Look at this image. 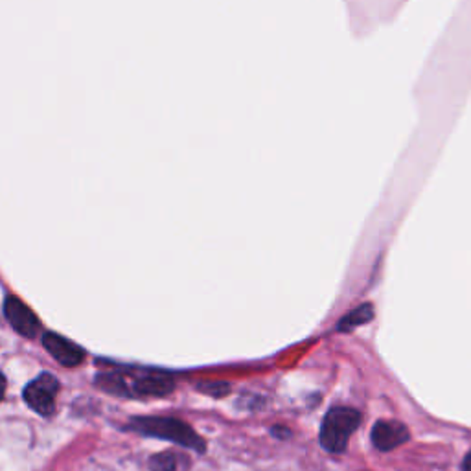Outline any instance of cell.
Listing matches in <instances>:
<instances>
[{
  "mask_svg": "<svg viewBox=\"0 0 471 471\" xmlns=\"http://www.w3.org/2000/svg\"><path fill=\"white\" fill-rule=\"evenodd\" d=\"M98 385L107 392L129 398L166 396L173 389V379L168 374L144 370V368H120L98 376Z\"/></svg>",
  "mask_w": 471,
  "mask_h": 471,
  "instance_id": "1",
  "label": "cell"
},
{
  "mask_svg": "<svg viewBox=\"0 0 471 471\" xmlns=\"http://www.w3.org/2000/svg\"><path fill=\"white\" fill-rule=\"evenodd\" d=\"M361 415L348 407H335L328 410L320 427V444L330 453H343L348 448L350 436L358 429Z\"/></svg>",
  "mask_w": 471,
  "mask_h": 471,
  "instance_id": "2",
  "label": "cell"
},
{
  "mask_svg": "<svg viewBox=\"0 0 471 471\" xmlns=\"http://www.w3.org/2000/svg\"><path fill=\"white\" fill-rule=\"evenodd\" d=\"M131 429H135L140 434L145 436H155L162 440L175 442V444L204 451V442L199 438V434L185 422L175 420V418H135L131 422Z\"/></svg>",
  "mask_w": 471,
  "mask_h": 471,
  "instance_id": "3",
  "label": "cell"
},
{
  "mask_svg": "<svg viewBox=\"0 0 471 471\" xmlns=\"http://www.w3.org/2000/svg\"><path fill=\"white\" fill-rule=\"evenodd\" d=\"M59 381L52 374H41L24 389V401L43 417L54 415Z\"/></svg>",
  "mask_w": 471,
  "mask_h": 471,
  "instance_id": "4",
  "label": "cell"
},
{
  "mask_svg": "<svg viewBox=\"0 0 471 471\" xmlns=\"http://www.w3.org/2000/svg\"><path fill=\"white\" fill-rule=\"evenodd\" d=\"M4 313L12 326L24 337H36L37 332L41 330V322L37 315L17 297L6 299Z\"/></svg>",
  "mask_w": 471,
  "mask_h": 471,
  "instance_id": "5",
  "label": "cell"
},
{
  "mask_svg": "<svg viewBox=\"0 0 471 471\" xmlns=\"http://www.w3.org/2000/svg\"><path fill=\"white\" fill-rule=\"evenodd\" d=\"M43 344H45V348H46V351L50 353V356L57 363H62L63 367H76L85 358V351L78 344L70 343L69 339H65L62 335L52 334V332L45 334Z\"/></svg>",
  "mask_w": 471,
  "mask_h": 471,
  "instance_id": "6",
  "label": "cell"
},
{
  "mask_svg": "<svg viewBox=\"0 0 471 471\" xmlns=\"http://www.w3.org/2000/svg\"><path fill=\"white\" fill-rule=\"evenodd\" d=\"M409 431L403 424L394 420H381L372 429V442L379 451H391L407 442Z\"/></svg>",
  "mask_w": 471,
  "mask_h": 471,
  "instance_id": "7",
  "label": "cell"
},
{
  "mask_svg": "<svg viewBox=\"0 0 471 471\" xmlns=\"http://www.w3.org/2000/svg\"><path fill=\"white\" fill-rule=\"evenodd\" d=\"M186 466H188V459L173 451L155 455L150 460L152 471H185Z\"/></svg>",
  "mask_w": 471,
  "mask_h": 471,
  "instance_id": "8",
  "label": "cell"
},
{
  "mask_svg": "<svg viewBox=\"0 0 471 471\" xmlns=\"http://www.w3.org/2000/svg\"><path fill=\"white\" fill-rule=\"evenodd\" d=\"M372 315H374L372 306H370V304H365V306H361V308H358V310H353L351 313H348V315L339 322V330H341V332H348V330H351V328H356V326H359V324L368 322V320L372 318Z\"/></svg>",
  "mask_w": 471,
  "mask_h": 471,
  "instance_id": "9",
  "label": "cell"
},
{
  "mask_svg": "<svg viewBox=\"0 0 471 471\" xmlns=\"http://www.w3.org/2000/svg\"><path fill=\"white\" fill-rule=\"evenodd\" d=\"M4 392H6V377L0 374V400L4 398Z\"/></svg>",
  "mask_w": 471,
  "mask_h": 471,
  "instance_id": "10",
  "label": "cell"
},
{
  "mask_svg": "<svg viewBox=\"0 0 471 471\" xmlns=\"http://www.w3.org/2000/svg\"><path fill=\"white\" fill-rule=\"evenodd\" d=\"M462 471H471V451L466 455V459L462 462Z\"/></svg>",
  "mask_w": 471,
  "mask_h": 471,
  "instance_id": "11",
  "label": "cell"
}]
</instances>
